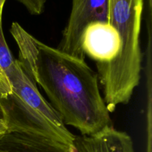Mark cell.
<instances>
[{
    "instance_id": "cell-9",
    "label": "cell",
    "mask_w": 152,
    "mask_h": 152,
    "mask_svg": "<svg viewBox=\"0 0 152 152\" xmlns=\"http://www.w3.org/2000/svg\"><path fill=\"white\" fill-rule=\"evenodd\" d=\"M6 1L7 0H0V24H2L1 23V18H2L3 7H4Z\"/></svg>"
},
{
    "instance_id": "cell-7",
    "label": "cell",
    "mask_w": 152,
    "mask_h": 152,
    "mask_svg": "<svg viewBox=\"0 0 152 152\" xmlns=\"http://www.w3.org/2000/svg\"><path fill=\"white\" fill-rule=\"evenodd\" d=\"M23 4L31 15H40L43 13L48 0H17Z\"/></svg>"
},
{
    "instance_id": "cell-4",
    "label": "cell",
    "mask_w": 152,
    "mask_h": 152,
    "mask_svg": "<svg viewBox=\"0 0 152 152\" xmlns=\"http://www.w3.org/2000/svg\"><path fill=\"white\" fill-rule=\"evenodd\" d=\"M81 48L85 55L96 62V65L110 63L118 56L121 40L116 28L108 22H95L84 29Z\"/></svg>"
},
{
    "instance_id": "cell-2",
    "label": "cell",
    "mask_w": 152,
    "mask_h": 152,
    "mask_svg": "<svg viewBox=\"0 0 152 152\" xmlns=\"http://www.w3.org/2000/svg\"><path fill=\"white\" fill-rule=\"evenodd\" d=\"M4 74L9 88L0 96V108L6 132L37 135L72 146L75 135L40 94L23 63L15 59Z\"/></svg>"
},
{
    "instance_id": "cell-3",
    "label": "cell",
    "mask_w": 152,
    "mask_h": 152,
    "mask_svg": "<svg viewBox=\"0 0 152 152\" xmlns=\"http://www.w3.org/2000/svg\"><path fill=\"white\" fill-rule=\"evenodd\" d=\"M108 16L109 0H72L71 14L58 49L85 59L86 55L81 48L83 31L92 22H108Z\"/></svg>"
},
{
    "instance_id": "cell-8",
    "label": "cell",
    "mask_w": 152,
    "mask_h": 152,
    "mask_svg": "<svg viewBox=\"0 0 152 152\" xmlns=\"http://www.w3.org/2000/svg\"><path fill=\"white\" fill-rule=\"evenodd\" d=\"M5 132H6L5 125H4V119H3L2 112H1V108H0V134L5 133Z\"/></svg>"
},
{
    "instance_id": "cell-10",
    "label": "cell",
    "mask_w": 152,
    "mask_h": 152,
    "mask_svg": "<svg viewBox=\"0 0 152 152\" xmlns=\"http://www.w3.org/2000/svg\"><path fill=\"white\" fill-rule=\"evenodd\" d=\"M6 81H7V79H6L5 76L3 74V73L1 72V69H0V88L6 83Z\"/></svg>"
},
{
    "instance_id": "cell-6",
    "label": "cell",
    "mask_w": 152,
    "mask_h": 152,
    "mask_svg": "<svg viewBox=\"0 0 152 152\" xmlns=\"http://www.w3.org/2000/svg\"><path fill=\"white\" fill-rule=\"evenodd\" d=\"M0 152H74L73 145L30 134H0Z\"/></svg>"
},
{
    "instance_id": "cell-5",
    "label": "cell",
    "mask_w": 152,
    "mask_h": 152,
    "mask_svg": "<svg viewBox=\"0 0 152 152\" xmlns=\"http://www.w3.org/2000/svg\"><path fill=\"white\" fill-rule=\"evenodd\" d=\"M73 149L74 152H135L130 135L113 126L94 134L75 136Z\"/></svg>"
},
{
    "instance_id": "cell-1",
    "label": "cell",
    "mask_w": 152,
    "mask_h": 152,
    "mask_svg": "<svg viewBox=\"0 0 152 152\" xmlns=\"http://www.w3.org/2000/svg\"><path fill=\"white\" fill-rule=\"evenodd\" d=\"M10 32L19 48V59L43 89L65 123L82 135H92L111 124L99 88L97 73L85 59L50 47L13 22Z\"/></svg>"
}]
</instances>
